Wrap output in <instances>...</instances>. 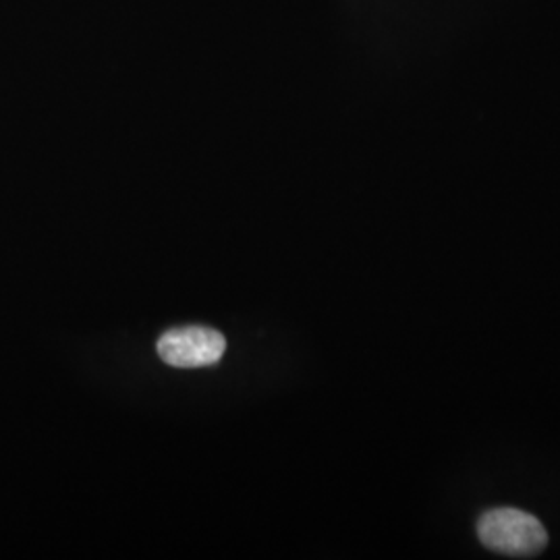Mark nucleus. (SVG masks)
I'll return each instance as SVG.
<instances>
[{
    "label": "nucleus",
    "mask_w": 560,
    "mask_h": 560,
    "mask_svg": "<svg viewBox=\"0 0 560 560\" xmlns=\"http://www.w3.org/2000/svg\"><path fill=\"white\" fill-rule=\"evenodd\" d=\"M156 351L159 358L173 368H208L222 360L226 339L210 326H180L162 335Z\"/></svg>",
    "instance_id": "2"
},
{
    "label": "nucleus",
    "mask_w": 560,
    "mask_h": 560,
    "mask_svg": "<svg viewBox=\"0 0 560 560\" xmlns=\"http://www.w3.org/2000/svg\"><path fill=\"white\" fill-rule=\"evenodd\" d=\"M478 538L499 555L527 559L546 548L548 532L538 517L513 506H499L478 520Z\"/></svg>",
    "instance_id": "1"
}]
</instances>
